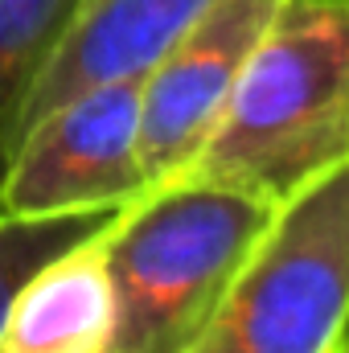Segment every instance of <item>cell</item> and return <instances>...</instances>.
I'll return each mask as SVG.
<instances>
[{
	"instance_id": "cell-1",
	"label": "cell",
	"mask_w": 349,
	"mask_h": 353,
	"mask_svg": "<svg viewBox=\"0 0 349 353\" xmlns=\"http://www.w3.org/2000/svg\"><path fill=\"white\" fill-rule=\"evenodd\" d=\"M349 161V0H279L222 123L177 181L288 201Z\"/></svg>"
},
{
	"instance_id": "cell-2",
	"label": "cell",
	"mask_w": 349,
	"mask_h": 353,
	"mask_svg": "<svg viewBox=\"0 0 349 353\" xmlns=\"http://www.w3.org/2000/svg\"><path fill=\"white\" fill-rule=\"evenodd\" d=\"M275 210L214 181H169L123 205L103 234L115 292L107 353H193Z\"/></svg>"
},
{
	"instance_id": "cell-3",
	"label": "cell",
	"mask_w": 349,
	"mask_h": 353,
	"mask_svg": "<svg viewBox=\"0 0 349 353\" xmlns=\"http://www.w3.org/2000/svg\"><path fill=\"white\" fill-rule=\"evenodd\" d=\"M349 325V161L296 189L193 353H333Z\"/></svg>"
},
{
	"instance_id": "cell-4",
	"label": "cell",
	"mask_w": 349,
	"mask_h": 353,
	"mask_svg": "<svg viewBox=\"0 0 349 353\" xmlns=\"http://www.w3.org/2000/svg\"><path fill=\"white\" fill-rule=\"evenodd\" d=\"M140 83L115 79L37 115L0 185V214L54 218L123 210L148 193L140 161Z\"/></svg>"
},
{
	"instance_id": "cell-5",
	"label": "cell",
	"mask_w": 349,
	"mask_h": 353,
	"mask_svg": "<svg viewBox=\"0 0 349 353\" xmlns=\"http://www.w3.org/2000/svg\"><path fill=\"white\" fill-rule=\"evenodd\" d=\"M279 0H210L140 83V161L161 189L197 161Z\"/></svg>"
},
{
	"instance_id": "cell-6",
	"label": "cell",
	"mask_w": 349,
	"mask_h": 353,
	"mask_svg": "<svg viewBox=\"0 0 349 353\" xmlns=\"http://www.w3.org/2000/svg\"><path fill=\"white\" fill-rule=\"evenodd\" d=\"M206 4L210 0H79L62 50L29 103L25 128L79 90L144 79Z\"/></svg>"
},
{
	"instance_id": "cell-7",
	"label": "cell",
	"mask_w": 349,
	"mask_h": 353,
	"mask_svg": "<svg viewBox=\"0 0 349 353\" xmlns=\"http://www.w3.org/2000/svg\"><path fill=\"white\" fill-rule=\"evenodd\" d=\"M111 226V222H107ZM103 230L46 259L12 296L0 353H107L115 333V292Z\"/></svg>"
},
{
	"instance_id": "cell-8",
	"label": "cell",
	"mask_w": 349,
	"mask_h": 353,
	"mask_svg": "<svg viewBox=\"0 0 349 353\" xmlns=\"http://www.w3.org/2000/svg\"><path fill=\"white\" fill-rule=\"evenodd\" d=\"M79 0H0V185Z\"/></svg>"
},
{
	"instance_id": "cell-9",
	"label": "cell",
	"mask_w": 349,
	"mask_h": 353,
	"mask_svg": "<svg viewBox=\"0 0 349 353\" xmlns=\"http://www.w3.org/2000/svg\"><path fill=\"white\" fill-rule=\"evenodd\" d=\"M119 210H99V214H54V218H17L0 214V329L12 308L17 288L54 255L66 247L90 239L103 230Z\"/></svg>"
},
{
	"instance_id": "cell-10",
	"label": "cell",
	"mask_w": 349,
	"mask_h": 353,
	"mask_svg": "<svg viewBox=\"0 0 349 353\" xmlns=\"http://www.w3.org/2000/svg\"><path fill=\"white\" fill-rule=\"evenodd\" d=\"M341 345H346V350H349V325H346V337H341Z\"/></svg>"
},
{
	"instance_id": "cell-11",
	"label": "cell",
	"mask_w": 349,
	"mask_h": 353,
	"mask_svg": "<svg viewBox=\"0 0 349 353\" xmlns=\"http://www.w3.org/2000/svg\"><path fill=\"white\" fill-rule=\"evenodd\" d=\"M333 353H349V350H346V345H337V350H333Z\"/></svg>"
}]
</instances>
